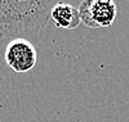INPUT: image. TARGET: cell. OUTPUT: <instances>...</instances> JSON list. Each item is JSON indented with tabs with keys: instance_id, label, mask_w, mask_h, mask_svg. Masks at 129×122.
I'll use <instances>...</instances> for the list:
<instances>
[{
	"instance_id": "3957f363",
	"label": "cell",
	"mask_w": 129,
	"mask_h": 122,
	"mask_svg": "<svg viewBox=\"0 0 129 122\" xmlns=\"http://www.w3.org/2000/svg\"><path fill=\"white\" fill-rule=\"evenodd\" d=\"M5 63L14 72L25 73L31 71L38 63V50L32 42L23 39H14L5 48Z\"/></svg>"
},
{
	"instance_id": "7a4b0ae2",
	"label": "cell",
	"mask_w": 129,
	"mask_h": 122,
	"mask_svg": "<svg viewBox=\"0 0 129 122\" xmlns=\"http://www.w3.org/2000/svg\"><path fill=\"white\" fill-rule=\"evenodd\" d=\"M78 12L81 23L88 28L98 30L112 26L117 8L112 0H83Z\"/></svg>"
},
{
	"instance_id": "6da1fadb",
	"label": "cell",
	"mask_w": 129,
	"mask_h": 122,
	"mask_svg": "<svg viewBox=\"0 0 129 122\" xmlns=\"http://www.w3.org/2000/svg\"><path fill=\"white\" fill-rule=\"evenodd\" d=\"M57 3L54 0H0V39L39 41Z\"/></svg>"
},
{
	"instance_id": "277c9868",
	"label": "cell",
	"mask_w": 129,
	"mask_h": 122,
	"mask_svg": "<svg viewBox=\"0 0 129 122\" xmlns=\"http://www.w3.org/2000/svg\"><path fill=\"white\" fill-rule=\"evenodd\" d=\"M50 18L54 25L62 30H75L81 23L78 9L71 4L58 2L50 12Z\"/></svg>"
}]
</instances>
